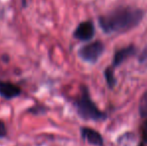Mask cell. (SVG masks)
I'll return each mask as SVG.
<instances>
[{"mask_svg":"<svg viewBox=\"0 0 147 146\" xmlns=\"http://www.w3.org/2000/svg\"><path fill=\"white\" fill-rule=\"evenodd\" d=\"M143 18V12L138 8L119 7L106 15L100 16L99 25L105 33L124 32L134 28Z\"/></svg>","mask_w":147,"mask_h":146,"instance_id":"obj_1","label":"cell"},{"mask_svg":"<svg viewBox=\"0 0 147 146\" xmlns=\"http://www.w3.org/2000/svg\"><path fill=\"white\" fill-rule=\"evenodd\" d=\"M74 106L78 115L86 120L100 121L106 118V114L99 109L92 101L88 89L85 86H82L79 96L74 101Z\"/></svg>","mask_w":147,"mask_h":146,"instance_id":"obj_2","label":"cell"},{"mask_svg":"<svg viewBox=\"0 0 147 146\" xmlns=\"http://www.w3.org/2000/svg\"><path fill=\"white\" fill-rule=\"evenodd\" d=\"M104 51V44L100 41L89 43L78 50V56L83 61L88 63H95Z\"/></svg>","mask_w":147,"mask_h":146,"instance_id":"obj_3","label":"cell"},{"mask_svg":"<svg viewBox=\"0 0 147 146\" xmlns=\"http://www.w3.org/2000/svg\"><path fill=\"white\" fill-rule=\"evenodd\" d=\"M95 34V27L91 21H83L77 25L73 35L80 41H89Z\"/></svg>","mask_w":147,"mask_h":146,"instance_id":"obj_4","label":"cell"},{"mask_svg":"<svg viewBox=\"0 0 147 146\" xmlns=\"http://www.w3.org/2000/svg\"><path fill=\"white\" fill-rule=\"evenodd\" d=\"M22 90L16 84L9 81H1L0 80V96L6 100H11L16 98L21 94Z\"/></svg>","mask_w":147,"mask_h":146,"instance_id":"obj_5","label":"cell"},{"mask_svg":"<svg viewBox=\"0 0 147 146\" xmlns=\"http://www.w3.org/2000/svg\"><path fill=\"white\" fill-rule=\"evenodd\" d=\"M82 138L85 141H87L89 144L94 146H103L104 145V140L103 137L98 131L94 130L89 127H82L80 129Z\"/></svg>","mask_w":147,"mask_h":146,"instance_id":"obj_6","label":"cell"},{"mask_svg":"<svg viewBox=\"0 0 147 146\" xmlns=\"http://www.w3.org/2000/svg\"><path fill=\"white\" fill-rule=\"evenodd\" d=\"M134 53H135V48L132 45H129L127 47L119 49V50L115 52L114 56H113L112 66L116 67L118 65H120L124 60H126L129 56H132Z\"/></svg>","mask_w":147,"mask_h":146,"instance_id":"obj_7","label":"cell"},{"mask_svg":"<svg viewBox=\"0 0 147 146\" xmlns=\"http://www.w3.org/2000/svg\"><path fill=\"white\" fill-rule=\"evenodd\" d=\"M138 109H139V113L141 115V117L147 118V90L144 92L141 99H140Z\"/></svg>","mask_w":147,"mask_h":146,"instance_id":"obj_8","label":"cell"},{"mask_svg":"<svg viewBox=\"0 0 147 146\" xmlns=\"http://www.w3.org/2000/svg\"><path fill=\"white\" fill-rule=\"evenodd\" d=\"M104 75H105V79H106V82L108 84V86L110 88L114 87L115 83V77H114V71L111 67H108L107 69H105V72H104Z\"/></svg>","mask_w":147,"mask_h":146,"instance_id":"obj_9","label":"cell"},{"mask_svg":"<svg viewBox=\"0 0 147 146\" xmlns=\"http://www.w3.org/2000/svg\"><path fill=\"white\" fill-rule=\"evenodd\" d=\"M141 134H142V138L143 141L145 143H147V120H145L143 122L141 126Z\"/></svg>","mask_w":147,"mask_h":146,"instance_id":"obj_10","label":"cell"},{"mask_svg":"<svg viewBox=\"0 0 147 146\" xmlns=\"http://www.w3.org/2000/svg\"><path fill=\"white\" fill-rule=\"evenodd\" d=\"M6 134H7V128H6L3 121L0 120V138L5 137Z\"/></svg>","mask_w":147,"mask_h":146,"instance_id":"obj_11","label":"cell"},{"mask_svg":"<svg viewBox=\"0 0 147 146\" xmlns=\"http://www.w3.org/2000/svg\"><path fill=\"white\" fill-rule=\"evenodd\" d=\"M2 59H3V60H4V62H5V60H6V61L9 60V58H8V56H7V55H5V54H4L3 56H2Z\"/></svg>","mask_w":147,"mask_h":146,"instance_id":"obj_12","label":"cell"},{"mask_svg":"<svg viewBox=\"0 0 147 146\" xmlns=\"http://www.w3.org/2000/svg\"><path fill=\"white\" fill-rule=\"evenodd\" d=\"M139 146H144V145H143V144H141V145H139Z\"/></svg>","mask_w":147,"mask_h":146,"instance_id":"obj_13","label":"cell"}]
</instances>
